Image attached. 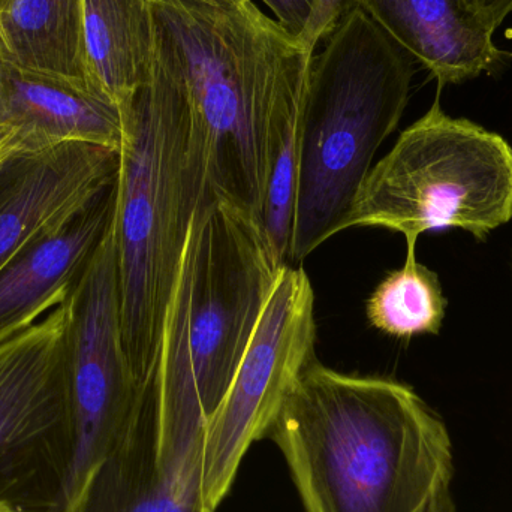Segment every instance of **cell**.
Returning <instances> with one entry per match:
<instances>
[{"label": "cell", "mask_w": 512, "mask_h": 512, "mask_svg": "<svg viewBox=\"0 0 512 512\" xmlns=\"http://www.w3.org/2000/svg\"><path fill=\"white\" fill-rule=\"evenodd\" d=\"M267 436L306 512H456L447 424L411 385L313 358Z\"/></svg>", "instance_id": "cell-1"}, {"label": "cell", "mask_w": 512, "mask_h": 512, "mask_svg": "<svg viewBox=\"0 0 512 512\" xmlns=\"http://www.w3.org/2000/svg\"><path fill=\"white\" fill-rule=\"evenodd\" d=\"M150 2L155 54L185 87L213 191L262 218L265 144L303 110L315 51L254 0Z\"/></svg>", "instance_id": "cell-2"}, {"label": "cell", "mask_w": 512, "mask_h": 512, "mask_svg": "<svg viewBox=\"0 0 512 512\" xmlns=\"http://www.w3.org/2000/svg\"><path fill=\"white\" fill-rule=\"evenodd\" d=\"M285 264L261 216L215 192L200 204L150 381L162 459L200 453Z\"/></svg>", "instance_id": "cell-3"}, {"label": "cell", "mask_w": 512, "mask_h": 512, "mask_svg": "<svg viewBox=\"0 0 512 512\" xmlns=\"http://www.w3.org/2000/svg\"><path fill=\"white\" fill-rule=\"evenodd\" d=\"M120 111L114 210L120 322L132 378L147 390L189 228L213 189L185 87L156 54L149 80Z\"/></svg>", "instance_id": "cell-4"}, {"label": "cell", "mask_w": 512, "mask_h": 512, "mask_svg": "<svg viewBox=\"0 0 512 512\" xmlns=\"http://www.w3.org/2000/svg\"><path fill=\"white\" fill-rule=\"evenodd\" d=\"M322 44L307 80L292 262L343 233L376 152L405 113L415 74L414 59L358 6Z\"/></svg>", "instance_id": "cell-5"}, {"label": "cell", "mask_w": 512, "mask_h": 512, "mask_svg": "<svg viewBox=\"0 0 512 512\" xmlns=\"http://www.w3.org/2000/svg\"><path fill=\"white\" fill-rule=\"evenodd\" d=\"M512 221V147L504 137L435 104L373 165L343 231L385 228L402 234L406 255L420 236L460 230L477 240Z\"/></svg>", "instance_id": "cell-6"}, {"label": "cell", "mask_w": 512, "mask_h": 512, "mask_svg": "<svg viewBox=\"0 0 512 512\" xmlns=\"http://www.w3.org/2000/svg\"><path fill=\"white\" fill-rule=\"evenodd\" d=\"M68 300L0 333V512H63L74 465Z\"/></svg>", "instance_id": "cell-7"}, {"label": "cell", "mask_w": 512, "mask_h": 512, "mask_svg": "<svg viewBox=\"0 0 512 512\" xmlns=\"http://www.w3.org/2000/svg\"><path fill=\"white\" fill-rule=\"evenodd\" d=\"M315 345L312 282L303 268L285 264L233 382L204 432L200 486L207 512H216L230 493L251 445L267 438L289 388L316 358Z\"/></svg>", "instance_id": "cell-8"}, {"label": "cell", "mask_w": 512, "mask_h": 512, "mask_svg": "<svg viewBox=\"0 0 512 512\" xmlns=\"http://www.w3.org/2000/svg\"><path fill=\"white\" fill-rule=\"evenodd\" d=\"M66 379L75 451L63 512L131 429L147 391L135 384L123 349L114 218L69 292Z\"/></svg>", "instance_id": "cell-9"}, {"label": "cell", "mask_w": 512, "mask_h": 512, "mask_svg": "<svg viewBox=\"0 0 512 512\" xmlns=\"http://www.w3.org/2000/svg\"><path fill=\"white\" fill-rule=\"evenodd\" d=\"M119 171V152L65 143L0 171V271L21 252L71 224Z\"/></svg>", "instance_id": "cell-10"}, {"label": "cell", "mask_w": 512, "mask_h": 512, "mask_svg": "<svg viewBox=\"0 0 512 512\" xmlns=\"http://www.w3.org/2000/svg\"><path fill=\"white\" fill-rule=\"evenodd\" d=\"M120 108L83 81L0 62V159L14 162L65 143L119 152Z\"/></svg>", "instance_id": "cell-11"}, {"label": "cell", "mask_w": 512, "mask_h": 512, "mask_svg": "<svg viewBox=\"0 0 512 512\" xmlns=\"http://www.w3.org/2000/svg\"><path fill=\"white\" fill-rule=\"evenodd\" d=\"M400 48L447 84L499 71L511 53L493 41L495 29L469 0H355Z\"/></svg>", "instance_id": "cell-12"}, {"label": "cell", "mask_w": 512, "mask_h": 512, "mask_svg": "<svg viewBox=\"0 0 512 512\" xmlns=\"http://www.w3.org/2000/svg\"><path fill=\"white\" fill-rule=\"evenodd\" d=\"M200 466L162 465L149 390L119 444L96 463L65 512H207Z\"/></svg>", "instance_id": "cell-13"}, {"label": "cell", "mask_w": 512, "mask_h": 512, "mask_svg": "<svg viewBox=\"0 0 512 512\" xmlns=\"http://www.w3.org/2000/svg\"><path fill=\"white\" fill-rule=\"evenodd\" d=\"M116 210V180L71 224L0 271V333L30 324L68 300Z\"/></svg>", "instance_id": "cell-14"}, {"label": "cell", "mask_w": 512, "mask_h": 512, "mask_svg": "<svg viewBox=\"0 0 512 512\" xmlns=\"http://www.w3.org/2000/svg\"><path fill=\"white\" fill-rule=\"evenodd\" d=\"M83 44L87 83L122 110L152 75V2L83 0Z\"/></svg>", "instance_id": "cell-15"}, {"label": "cell", "mask_w": 512, "mask_h": 512, "mask_svg": "<svg viewBox=\"0 0 512 512\" xmlns=\"http://www.w3.org/2000/svg\"><path fill=\"white\" fill-rule=\"evenodd\" d=\"M0 62L87 83L83 0H9L0 9Z\"/></svg>", "instance_id": "cell-16"}, {"label": "cell", "mask_w": 512, "mask_h": 512, "mask_svg": "<svg viewBox=\"0 0 512 512\" xmlns=\"http://www.w3.org/2000/svg\"><path fill=\"white\" fill-rule=\"evenodd\" d=\"M447 298L438 273L406 255L399 270L390 271L366 303L370 325L394 339L409 340L420 334H439L444 324Z\"/></svg>", "instance_id": "cell-17"}, {"label": "cell", "mask_w": 512, "mask_h": 512, "mask_svg": "<svg viewBox=\"0 0 512 512\" xmlns=\"http://www.w3.org/2000/svg\"><path fill=\"white\" fill-rule=\"evenodd\" d=\"M354 8H357L355 0H316L315 12L303 44L316 53L319 44L328 38L339 21Z\"/></svg>", "instance_id": "cell-18"}, {"label": "cell", "mask_w": 512, "mask_h": 512, "mask_svg": "<svg viewBox=\"0 0 512 512\" xmlns=\"http://www.w3.org/2000/svg\"><path fill=\"white\" fill-rule=\"evenodd\" d=\"M274 20L303 44L315 12L316 0H261Z\"/></svg>", "instance_id": "cell-19"}, {"label": "cell", "mask_w": 512, "mask_h": 512, "mask_svg": "<svg viewBox=\"0 0 512 512\" xmlns=\"http://www.w3.org/2000/svg\"><path fill=\"white\" fill-rule=\"evenodd\" d=\"M469 2L495 30L512 12V0H469Z\"/></svg>", "instance_id": "cell-20"}, {"label": "cell", "mask_w": 512, "mask_h": 512, "mask_svg": "<svg viewBox=\"0 0 512 512\" xmlns=\"http://www.w3.org/2000/svg\"><path fill=\"white\" fill-rule=\"evenodd\" d=\"M201 2H210V3H231V2H240V0H201Z\"/></svg>", "instance_id": "cell-21"}, {"label": "cell", "mask_w": 512, "mask_h": 512, "mask_svg": "<svg viewBox=\"0 0 512 512\" xmlns=\"http://www.w3.org/2000/svg\"><path fill=\"white\" fill-rule=\"evenodd\" d=\"M6 165H9V164H5V162H3L2 159H0V171H2L3 168L6 167Z\"/></svg>", "instance_id": "cell-22"}, {"label": "cell", "mask_w": 512, "mask_h": 512, "mask_svg": "<svg viewBox=\"0 0 512 512\" xmlns=\"http://www.w3.org/2000/svg\"><path fill=\"white\" fill-rule=\"evenodd\" d=\"M8 2H9V0H0V9H2L3 6H5L6 3H8Z\"/></svg>", "instance_id": "cell-23"}]
</instances>
